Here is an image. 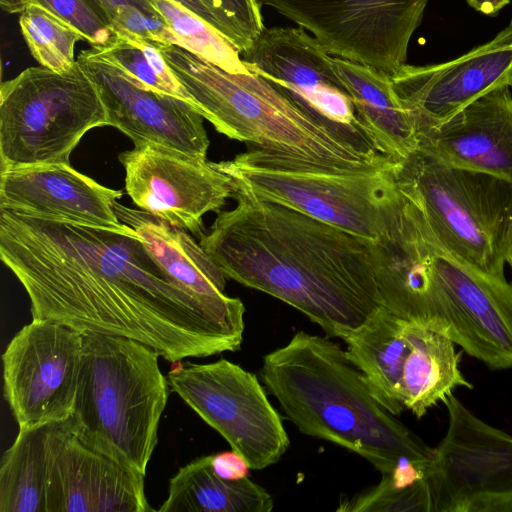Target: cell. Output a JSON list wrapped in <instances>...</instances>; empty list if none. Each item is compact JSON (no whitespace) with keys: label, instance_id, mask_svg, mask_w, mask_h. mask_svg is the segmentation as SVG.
<instances>
[{"label":"cell","instance_id":"obj_16","mask_svg":"<svg viewBox=\"0 0 512 512\" xmlns=\"http://www.w3.org/2000/svg\"><path fill=\"white\" fill-rule=\"evenodd\" d=\"M432 271L450 339L492 369L512 368V284L470 267L439 245Z\"/></svg>","mask_w":512,"mask_h":512},{"label":"cell","instance_id":"obj_17","mask_svg":"<svg viewBox=\"0 0 512 512\" xmlns=\"http://www.w3.org/2000/svg\"><path fill=\"white\" fill-rule=\"evenodd\" d=\"M393 87L417 131L437 125L487 93L512 81V21L489 42L440 64L403 65Z\"/></svg>","mask_w":512,"mask_h":512},{"label":"cell","instance_id":"obj_20","mask_svg":"<svg viewBox=\"0 0 512 512\" xmlns=\"http://www.w3.org/2000/svg\"><path fill=\"white\" fill-rule=\"evenodd\" d=\"M418 149L512 183V90L500 85L445 121L417 131Z\"/></svg>","mask_w":512,"mask_h":512},{"label":"cell","instance_id":"obj_19","mask_svg":"<svg viewBox=\"0 0 512 512\" xmlns=\"http://www.w3.org/2000/svg\"><path fill=\"white\" fill-rule=\"evenodd\" d=\"M73 426V425H72ZM145 475L72 430L52 467L46 512H148Z\"/></svg>","mask_w":512,"mask_h":512},{"label":"cell","instance_id":"obj_26","mask_svg":"<svg viewBox=\"0 0 512 512\" xmlns=\"http://www.w3.org/2000/svg\"><path fill=\"white\" fill-rule=\"evenodd\" d=\"M413 338L415 360L404 384L402 404L420 419L453 389L473 386L459 369L461 354L449 337L414 323Z\"/></svg>","mask_w":512,"mask_h":512},{"label":"cell","instance_id":"obj_24","mask_svg":"<svg viewBox=\"0 0 512 512\" xmlns=\"http://www.w3.org/2000/svg\"><path fill=\"white\" fill-rule=\"evenodd\" d=\"M73 430L72 421L19 429L0 467V512H46L54 461Z\"/></svg>","mask_w":512,"mask_h":512},{"label":"cell","instance_id":"obj_34","mask_svg":"<svg viewBox=\"0 0 512 512\" xmlns=\"http://www.w3.org/2000/svg\"><path fill=\"white\" fill-rule=\"evenodd\" d=\"M182 7L188 9L199 18L204 20L210 26H212L216 31H218L221 35L224 36V30L216 18V16L212 13V11L205 5L202 0H172Z\"/></svg>","mask_w":512,"mask_h":512},{"label":"cell","instance_id":"obj_22","mask_svg":"<svg viewBox=\"0 0 512 512\" xmlns=\"http://www.w3.org/2000/svg\"><path fill=\"white\" fill-rule=\"evenodd\" d=\"M113 209L122 223L136 231L154 260L179 286L212 303L225 304L234 299L224 292L226 276L187 231L118 201Z\"/></svg>","mask_w":512,"mask_h":512},{"label":"cell","instance_id":"obj_37","mask_svg":"<svg viewBox=\"0 0 512 512\" xmlns=\"http://www.w3.org/2000/svg\"><path fill=\"white\" fill-rule=\"evenodd\" d=\"M123 0H95L98 6L103 11L105 17L108 12L113 10L117 5H119Z\"/></svg>","mask_w":512,"mask_h":512},{"label":"cell","instance_id":"obj_21","mask_svg":"<svg viewBox=\"0 0 512 512\" xmlns=\"http://www.w3.org/2000/svg\"><path fill=\"white\" fill-rule=\"evenodd\" d=\"M122 195L70 164L0 171V210L28 216L118 227L113 205Z\"/></svg>","mask_w":512,"mask_h":512},{"label":"cell","instance_id":"obj_12","mask_svg":"<svg viewBox=\"0 0 512 512\" xmlns=\"http://www.w3.org/2000/svg\"><path fill=\"white\" fill-rule=\"evenodd\" d=\"M429 0H259L309 32L331 55L390 75L406 64Z\"/></svg>","mask_w":512,"mask_h":512},{"label":"cell","instance_id":"obj_28","mask_svg":"<svg viewBox=\"0 0 512 512\" xmlns=\"http://www.w3.org/2000/svg\"><path fill=\"white\" fill-rule=\"evenodd\" d=\"M337 511L432 512L424 468L410 464L382 475L377 485L341 502Z\"/></svg>","mask_w":512,"mask_h":512},{"label":"cell","instance_id":"obj_18","mask_svg":"<svg viewBox=\"0 0 512 512\" xmlns=\"http://www.w3.org/2000/svg\"><path fill=\"white\" fill-rule=\"evenodd\" d=\"M376 243L381 306L399 318L449 337L441 292L432 271L438 243L408 197L397 226Z\"/></svg>","mask_w":512,"mask_h":512},{"label":"cell","instance_id":"obj_1","mask_svg":"<svg viewBox=\"0 0 512 512\" xmlns=\"http://www.w3.org/2000/svg\"><path fill=\"white\" fill-rule=\"evenodd\" d=\"M0 258L33 319L137 340L170 362L240 349L239 298L203 300L172 280L136 231L0 210Z\"/></svg>","mask_w":512,"mask_h":512},{"label":"cell","instance_id":"obj_9","mask_svg":"<svg viewBox=\"0 0 512 512\" xmlns=\"http://www.w3.org/2000/svg\"><path fill=\"white\" fill-rule=\"evenodd\" d=\"M329 54L302 27L264 29L240 53L243 64L315 124L371 160L378 151L362 127L351 94Z\"/></svg>","mask_w":512,"mask_h":512},{"label":"cell","instance_id":"obj_8","mask_svg":"<svg viewBox=\"0 0 512 512\" xmlns=\"http://www.w3.org/2000/svg\"><path fill=\"white\" fill-rule=\"evenodd\" d=\"M108 126L99 92L76 61L63 73L29 67L0 88V171L70 164L86 132Z\"/></svg>","mask_w":512,"mask_h":512},{"label":"cell","instance_id":"obj_5","mask_svg":"<svg viewBox=\"0 0 512 512\" xmlns=\"http://www.w3.org/2000/svg\"><path fill=\"white\" fill-rule=\"evenodd\" d=\"M159 357L131 338L83 332L70 416L81 440L144 475L171 390Z\"/></svg>","mask_w":512,"mask_h":512},{"label":"cell","instance_id":"obj_11","mask_svg":"<svg viewBox=\"0 0 512 512\" xmlns=\"http://www.w3.org/2000/svg\"><path fill=\"white\" fill-rule=\"evenodd\" d=\"M443 403L448 429L425 470L432 512L512 511V436L453 394Z\"/></svg>","mask_w":512,"mask_h":512},{"label":"cell","instance_id":"obj_15","mask_svg":"<svg viewBox=\"0 0 512 512\" xmlns=\"http://www.w3.org/2000/svg\"><path fill=\"white\" fill-rule=\"evenodd\" d=\"M77 62L99 92L108 126L127 135L134 146L155 143L206 158L210 142L205 118L195 105L151 89L93 47L81 51Z\"/></svg>","mask_w":512,"mask_h":512},{"label":"cell","instance_id":"obj_31","mask_svg":"<svg viewBox=\"0 0 512 512\" xmlns=\"http://www.w3.org/2000/svg\"><path fill=\"white\" fill-rule=\"evenodd\" d=\"M34 4L67 21L93 48L104 47L117 36L95 0H0L2 10L9 14L21 13Z\"/></svg>","mask_w":512,"mask_h":512},{"label":"cell","instance_id":"obj_35","mask_svg":"<svg viewBox=\"0 0 512 512\" xmlns=\"http://www.w3.org/2000/svg\"><path fill=\"white\" fill-rule=\"evenodd\" d=\"M512 0H467L474 10L482 14L494 16Z\"/></svg>","mask_w":512,"mask_h":512},{"label":"cell","instance_id":"obj_13","mask_svg":"<svg viewBox=\"0 0 512 512\" xmlns=\"http://www.w3.org/2000/svg\"><path fill=\"white\" fill-rule=\"evenodd\" d=\"M83 331L33 319L3 355L4 397L19 429L68 419L74 408Z\"/></svg>","mask_w":512,"mask_h":512},{"label":"cell","instance_id":"obj_30","mask_svg":"<svg viewBox=\"0 0 512 512\" xmlns=\"http://www.w3.org/2000/svg\"><path fill=\"white\" fill-rule=\"evenodd\" d=\"M158 45L140 37L116 36L108 45L95 49L151 89L195 105L162 56Z\"/></svg>","mask_w":512,"mask_h":512},{"label":"cell","instance_id":"obj_7","mask_svg":"<svg viewBox=\"0 0 512 512\" xmlns=\"http://www.w3.org/2000/svg\"><path fill=\"white\" fill-rule=\"evenodd\" d=\"M399 189L421 211L438 245L483 273L505 278L512 183L448 165L417 149L397 162Z\"/></svg>","mask_w":512,"mask_h":512},{"label":"cell","instance_id":"obj_25","mask_svg":"<svg viewBox=\"0 0 512 512\" xmlns=\"http://www.w3.org/2000/svg\"><path fill=\"white\" fill-rule=\"evenodd\" d=\"M212 455L181 467L169 481L160 512H269L271 495L247 476L225 479L215 473Z\"/></svg>","mask_w":512,"mask_h":512},{"label":"cell","instance_id":"obj_33","mask_svg":"<svg viewBox=\"0 0 512 512\" xmlns=\"http://www.w3.org/2000/svg\"><path fill=\"white\" fill-rule=\"evenodd\" d=\"M211 462L215 473L225 479L234 480L247 476V463L233 450L212 455Z\"/></svg>","mask_w":512,"mask_h":512},{"label":"cell","instance_id":"obj_32","mask_svg":"<svg viewBox=\"0 0 512 512\" xmlns=\"http://www.w3.org/2000/svg\"><path fill=\"white\" fill-rule=\"evenodd\" d=\"M221 23L224 37L239 52L245 51L263 32L259 0H202Z\"/></svg>","mask_w":512,"mask_h":512},{"label":"cell","instance_id":"obj_29","mask_svg":"<svg viewBox=\"0 0 512 512\" xmlns=\"http://www.w3.org/2000/svg\"><path fill=\"white\" fill-rule=\"evenodd\" d=\"M19 25L31 55L40 66L58 73L74 66L75 45L85 39L67 21L34 4L21 12Z\"/></svg>","mask_w":512,"mask_h":512},{"label":"cell","instance_id":"obj_36","mask_svg":"<svg viewBox=\"0 0 512 512\" xmlns=\"http://www.w3.org/2000/svg\"><path fill=\"white\" fill-rule=\"evenodd\" d=\"M505 261L506 264L512 269V221L507 234L506 248H505Z\"/></svg>","mask_w":512,"mask_h":512},{"label":"cell","instance_id":"obj_4","mask_svg":"<svg viewBox=\"0 0 512 512\" xmlns=\"http://www.w3.org/2000/svg\"><path fill=\"white\" fill-rule=\"evenodd\" d=\"M158 47L202 116L231 139L331 169H366L391 160H371L351 149L254 73L226 72L178 45Z\"/></svg>","mask_w":512,"mask_h":512},{"label":"cell","instance_id":"obj_6","mask_svg":"<svg viewBox=\"0 0 512 512\" xmlns=\"http://www.w3.org/2000/svg\"><path fill=\"white\" fill-rule=\"evenodd\" d=\"M397 162L331 169L252 148L213 164L231 178L236 190L377 240L396 227L407 204L396 181Z\"/></svg>","mask_w":512,"mask_h":512},{"label":"cell","instance_id":"obj_3","mask_svg":"<svg viewBox=\"0 0 512 512\" xmlns=\"http://www.w3.org/2000/svg\"><path fill=\"white\" fill-rule=\"evenodd\" d=\"M261 379L301 433L357 453L381 475L427 464L433 456L434 449L377 401L346 351L327 337L296 332L264 356Z\"/></svg>","mask_w":512,"mask_h":512},{"label":"cell","instance_id":"obj_23","mask_svg":"<svg viewBox=\"0 0 512 512\" xmlns=\"http://www.w3.org/2000/svg\"><path fill=\"white\" fill-rule=\"evenodd\" d=\"M334 61L358 119L378 151L400 161L417 150L415 123L396 94L391 75L340 57Z\"/></svg>","mask_w":512,"mask_h":512},{"label":"cell","instance_id":"obj_14","mask_svg":"<svg viewBox=\"0 0 512 512\" xmlns=\"http://www.w3.org/2000/svg\"><path fill=\"white\" fill-rule=\"evenodd\" d=\"M119 161L126 192L140 210L197 236L205 232L204 215L219 213L234 196L231 178L207 158L143 143L120 153Z\"/></svg>","mask_w":512,"mask_h":512},{"label":"cell","instance_id":"obj_2","mask_svg":"<svg viewBox=\"0 0 512 512\" xmlns=\"http://www.w3.org/2000/svg\"><path fill=\"white\" fill-rule=\"evenodd\" d=\"M200 245L223 274L344 339L380 307L376 240L236 190Z\"/></svg>","mask_w":512,"mask_h":512},{"label":"cell","instance_id":"obj_10","mask_svg":"<svg viewBox=\"0 0 512 512\" xmlns=\"http://www.w3.org/2000/svg\"><path fill=\"white\" fill-rule=\"evenodd\" d=\"M175 363L167 374L171 391L215 429L249 469L279 461L289 438L255 374L226 359Z\"/></svg>","mask_w":512,"mask_h":512},{"label":"cell","instance_id":"obj_27","mask_svg":"<svg viewBox=\"0 0 512 512\" xmlns=\"http://www.w3.org/2000/svg\"><path fill=\"white\" fill-rule=\"evenodd\" d=\"M177 38V45L232 74H250L239 50L212 26L172 0H150Z\"/></svg>","mask_w":512,"mask_h":512},{"label":"cell","instance_id":"obj_38","mask_svg":"<svg viewBox=\"0 0 512 512\" xmlns=\"http://www.w3.org/2000/svg\"><path fill=\"white\" fill-rule=\"evenodd\" d=\"M510 88H511V90H512V81H511V83H510Z\"/></svg>","mask_w":512,"mask_h":512}]
</instances>
